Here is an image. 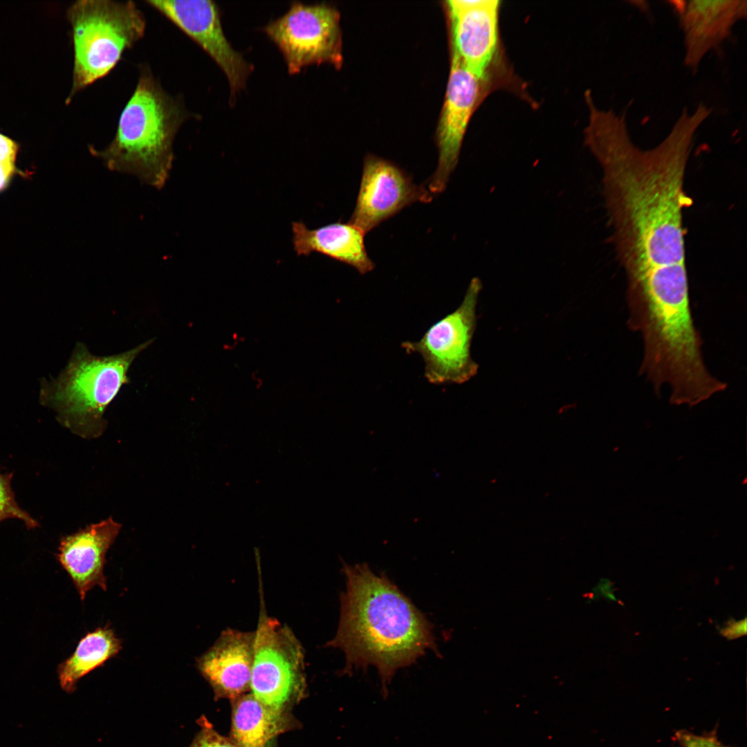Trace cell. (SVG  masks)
<instances>
[{
  "label": "cell",
  "instance_id": "4fadbf2b",
  "mask_svg": "<svg viewBox=\"0 0 747 747\" xmlns=\"http://www.w3.org/2000/svg\"><path fill=\"white\" fill-rule=\"evenodd\" d=\"M448 3L453 55L477 77L488 82L499 50V0H452Z\"/></svg>",
  "mask_w": 747,
  "mask_h": 747
},
{
  "label": "cell",
  "instance_id": "5bb4252c",
  "mask_svg": "<svg viewBox=\"0 0 747 747\" xmlns=\"http://www.w3.org/2000/svg\"><path fill=\"white\" fill-rule=\"evenodd\" d=\"M678 10L683 34L685 66L697 72L706 55L721 45L745 19L746 0H690Z\"/></svg>",
  "mask_w": 747,
  "mask_h": 747
},
{
  "label": "cell",
  "instance_id": "ffe728a7",
  "mask_svg": "<svg viewBox=\"0 0 747 747\" xmlns=\"http://www.w3.org/2000/svg\"><path fill=\"white\" fill-rule=\"evenodd\" d=\"M12 474H3L0 470V522L14 518L24 522L28 528L38 526V522L27 512L21 509L15 501L11 488Z\"/></svg>",
  "mask_w": 747,
  "mask_h": 747
},
{
  "label": "cell",
  "instance_id": "44dd1931",
  "mask_svg": "<svg viewBox=\"0 0 747 747\" xmlns=\"http://www.w3.org/2000/svg\"><path fill=\"white\" fill-rule=\"evenodd\" d=\"M201 730L190 747H239L232 739L219 735L205 718L199 719Z\"/></svg>",
  "mask_w": 747,
  "mask_h": 747
},
{
  "label": "cell",
  "instance_id": "9c48e42d",
  "mask_svg": "<svg viewBox=\"0 0 747 747\" xmlns=\"http://www.w3.org/2000/svg\"><path fill=\"white\" fill-rule=\"evenodd\" d=\"M263 30L282 53L291 75L313 64L328 63L337 68L342 64L340 15L331 6L294 2Z\"/></svg>",
  "mask_w": 747,
  "mask_h": 747
},
{
  "label": "cell",
  "instance_id": "ba28073f",
  "mask_svg": "<svg viewBox=\"0 0 747 747\" xmlns=\"http://www.w3.org/2000/svg\"><path fill=\"white\" fill-rule=\"evenodd\" d=\"M250 690L259 701L284 710L305 688L304 648L292 630L261 607L254 631Z\"/></svg>",
  "mask_w": 747,
  "mask_h": 747
},
{
  "label": "cell",
  "instance_id": "9a60e30c",
  "mask_svg": "<svg viewBox=\"0 0 747 747\" xmlns=\"http://www.w3.org/2000/svg\"><path fill=\"white\" fill-rule=\"evenodd\" d=\"M254 639V631L228 628L196 659L198 670L217 697L234 700L250 689Z\"/></svg>",
  "mask_w": 747,
  "mask_h": 747
},
{
  "label": "cell",
  "instance_id": "603a6c76",
  "mask_svg": "<svg viewBox=\"0 0 747 747\" xmlns=\"http://www.w3.org/2000/svg\"><path fill=\"white\" fill-rule=\"evenodd\" d=\"M18 150L16 142L0 133V160L16 163Z\"/></svg>",
  "mask_w": 747,
  "mask_h": 747
},
{
  "label": "cell",
  "instance_id": "2e32d148",
  "mask_svg": "<svg viewBox=\"0 0 747 747\" xmlns=\"http://www.w3.org/2000/svg\"><path fill=\"white\" fill-rule=\"evenodd\" d=\"M121 525L111 517L62 538L57 557L71 577L80 599L98 586L107 590L106 554Z\"/></svg>",
  "mask_w": 747,
  "mask_h": 747
},
{
  "label": "cell",
  "instance_id": "3957f363",
  "mask_svg": "<svg viewBox=\"0 0 747 747\" xmlns=\"http://www.w3.org/2000/svg\"><path fill=\"white\" fill-rule=\"evenodd\" d=\"M629 326L640 333V371L658 391L670 388L672 403L694 405L727 388L708 370L690 308L688 281L627 287Z\"/></svg>",
  "mask_w": 747,
  "mask_h": 747
},
{
  "label": "cell",
  "instance_id": "484cf974",
  "mask_svg": "<svg viewBox=\"0 0 747 747\" xmlns=\"http://www.w3.org/2000/svg\"><path fill=\"white\" fill-rule=\"evenodd\" d=\"M593 595L603 596L604 598L609 600L615 599V596H614L610 582L608 580L600 581L599 583L593 589Z\"/></svg>",
  "mask_w": 747,
  "mask_h": 747
},
{
  "label": "cell",
  "instance_id": "277c9868",
  "mask_svg": "<svg viewBox=\"0 0 747 747\" xmlns=\"http://www.w3.org/2000/svg\"><path fill=\"white\" fill-rule=\"evenodd\" d=\"M192 116L182 100L167 93L149 68L142 66L113 140L102 150L89 147V151L109 169L133 174L161 189L172 167L175 136Z\"/></svg>",
  "mask_w": 747,
  "mask_h": 747
},
{
  "label": "cell",
  "instance_id": "7402d4cb",
  "mask_svg": "<svg viewBox=\"0 0 747 747\" xmlns=\"http://www.w3.org/2000/svg\"><path fill=\"white\" fill-rule=\"evenodd\" d=\"M674 738L680 747H730L723 744L716 732L696 734L687 730H676Z\"/></svg>",
  "mask_w": 747,
  "mask_h": 747
},
{
  "label": "cell",
  "instance_id": "52a82bcc",
  "mask_svg": "<svg viewBox=\"0 0 747 747\" xmlns=\"http://www.w3.org/2000/svg\"><path fill=\"white\" fill-rule=\"evenodd\" d=\"M481 288L479 279L473 278L455 311L430 326L420 340L401 344L407 353H415L422 357L424 376L429 382L462 384L477 373L479 366L471 357L470 348Z\"/></svg>",
  "mask_w": 747,
  "mask_h": 747
},
{
  "label": "cell",
  "instance_id": "6da1fadb",
  "mask_svg": "<svg viewBox=\"0 0 747 747\" xmlns=\"http://www.w3.org/2000/svg\"><path fill=\"white\" fill-rule=\"evenodd\" d=\"M692 142L669 133L642 149L628 136L598 151L612 239L628 278L686 269L683 210L692 203L684 190Z\"/></svg>",
  "mask_w": 747,
  "mask_h": 747
},
{
  "label": "cell",
  "instance_id": "e0dca14e",
  "mask_svg": "<svg viewBox=\"0 0 747 747\" xmlns=\"http://www.w3.org/2000/svg\"><path fill=\"white\" fill-rule=\"evenodd\" d=\"M292 232L294 250L299 256L321 253L352 266L361 275L375 267L366 250L365 233L350 221H338L315 229H309L302 221H295Z\"/></svg>",
  "mask_w": 747,
  "mask_h": 747
},
{
  "label": "cell",
  "instance_id": "30bf717a",
  "mask_svg": "<svg viewBox=\"0 0 747 747\" xmlns=\"http://www.w3.org/2000/svg\"><path fill=\"white\" fill-rule=\"evenodd\" d=\"M185 33L216 63L225 75L230 100L245 89L253 66L227 39L219 7L209 0L146 1Z\"/></svg>",
  "mask_w": 747,
  "mask_h": 747
},
{
  "label": "cell",
  "instance_id": "8992f818",
  "mask_svg": "<svg viewBox=\"0 0 747 747\" xmlns=\"http://www.w3.org/2000/svg\"><path fill=\"white\" fill-rule=\"evenodd\" d=\"M153 340L103 357L93 355L79 344L57 387V404L65 421L82 435H99L104 427L103 414L107 406L129 382L131 365Z\"/></svg>",
  "mask_w": 747,
  "mask_h": 747
},
{
  "label": "cell",
  "instance_id": "7c38bea8",
  "mask_svg": "<svg viewBox=\"0 0 747 747\" xmlns=\"http://www.w3.org/2000/svg\"><path fill=\"white\" fill-rule=\"evenodd\" d=\"M486 82L468 70L452 54L445 101L436 131L438 164L427 186L432 195L445 190L456 167L468 124Z\"/></svg>",
  "mask_w": 747,
  "mask_h": 747
},
{
  "label": "cell",
  "instance_id": "8fae6325",
  "mask_svg": "<svg viewBox=\"0 0 747 747\" xmlns=\"http://www.w3.org/2000/svg\"><path fill=\"white\" fill-rule=\"evenodd\" d=\"M432 199L428 190L415 184L399 166L368 155L349 221L366 234L405 208L416 202L429 203Z\"/></svg>",
  "mask_w": 747,
  "mask_h": 747
},
{
  "label": "cell",
  "instance_id": "d4e9b609",
  "mask_svg": "<svg viewBox=\"0 0 747 747\" xmlns=\"http://www.w3.org/2000/svg\"><path fill=\"white\" fill-rule=\"evenodd\" d=\"M746 619L738 621L730 620L721 630V634L729 638L733 639L746 634Z\"/></svg>",
  "mask_w": 747,
  "mask_h": 747
},
{
  "label": "cell",
  "instance_id": "ac0fdd59",
  "mask_svg": "<svg viewBox=\"0 0 747 747\" xmlns=\"http://www.w3.org/2000/svg\"><path fill=\"white\" fill-rule=\"evenodd\" d=\"M234 701L231 739L239 747H265L287 729L284 710L266 706L251 693Z\"/></svg>",
  "mask_w": 747,
  "mask_h": 747
},
{
  "label": "cell",
  "instance_id": "cb8c5ba5",
  "mask_svg": "<svg viewBox=\"0 0 747 747\" xmlns=\"http://www.w3.org/2000/svg\"><path fill=\"white\" fill-rule=\"evenodd\" d=\"M17 174H21L14 162L0 160V192L4 190Z\"/></svg>",
  "mask_w": 747,
  "mask_h": 747
},
{
  "label": "cell",
  "instance_id": "5b68a950",
  "mask_svg": "<svg viewBox=\"0 0 747 747\" xmlns=\"http://www.w3.org/2000/svg\"><path fill=\"white\" fill-rule=\"evenodd\" d=\"M67 17L74 49L70 100L111 72L124 51L143 37L146 21L131 1H77L68 8Z\"/></svg>",
  "mask_w": 747,
  "mask_h": 747
},
{
  "label": "cell",
  "instance_id": "7a4b0ae2",
  "mask_svg": "<svg viewBox=\"0 0 747 747\" xmlns=\"http://www.w3.org/2000/svg\"><path fill=\"white\" fill-rule=\"evenodd\" d=\"M343 571L347 588L338 627L326 646L344 653V674L375 666L387 696L398 669L414 664L427 649L439 654L432 626L388 578L367 564H344Z\"/></svg>",
  "mask_w": 747,
  "mask_h": 747
},
{
  "label": "cell",
  "instance_id": "d6986e66",
  "mask_svg": "<svg viewBox=\"0 0 747 747\" xmlns=\"http://www.w3.org/2000/svg\"><path fill=\"white\" fill-rule=\"evenodd\" d=\"M121 648V640L109 625L87 633L73 654L58 667L61 688L67 692H73L82 677L116 656Z\"/></svg>",
  "mask_w": 747,
  "mask_h": 747
}]
</instances>
